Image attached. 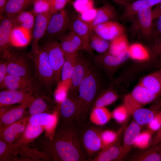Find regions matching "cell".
I'll list each match as a JSON object with an SVG mask.
<instances>
[{
    "mask_svg": "<svg viewBox=\"0 0 161 161\" xmlns=\"http://www.w3.org/2000/svg\"><path fill=\"white\" fill-rule=\"evenodd\" d=\"M52 15L50 12L38 14L35 16L32 35L33 41L31 50L39 48L38 42L46 33L49 20Z\"/></svg>",
    "mask_w": 161,
    "mask_h": 161,
    "instance_id": "7402d4cb",
    "label": "cell"
},
{
    "mask_svg": "<svg viewBox=\"0 0 161 161\" xmlns=\"http://www.w3.org/2000/svg\"><path fill=\"white\" fill-rule=\"evenodd\" d=\"M130 95L141 106L154 102L160 98L140 83L134 88Z\"/></svg>",
    "mask_w": 161,
    "mask_h": 161,
    "instance_id": "d4e9b609",
    "label": "cell"
},
{
    "mask_svg": "<svg viewBox=\"0 0 161 161\" xmlns=\"http://www.w3.org/2000/svg\"><path fill=\"white\" fill-rule=\"evenodd\" d=\"M30 117V115L26 117L1 129V138L9 145H14L22 136L28 123Z\"/></svg>",
    "mask_w": 161,
    "mask_h": 161,
    "instance_id": "9a60e30c",
    "label": "cell"
},
{
    "mask_svg": "<svg viewBox=\"0 0 161 161\" xmlns=\"http://www.w3.org/2000/svg\"><path fill=\"white\" fill-rule=\"evenodd\" d=\"M154 19L155 20L153 22L151 39L153 42L161 37V15Z\"/></svg>",
    "mask_w": 161,
    "mask_h": 161,
    "instance_id": "f907efd6",
    "label": "cell"
},
{
    "mask_svg": "<svg viewBox=\"0 0 161 161\" xmlns=\"http://www.w3.org/2000/svg\"><path fill=\"white\" fill-rule=\"evenodd\" d=\"M72 5L76 11L80 14L94 8L93 0H75Z\"/></svg>",
    "mask_w": 161,
    "mask_h": 161,
    "instance_id": "7bdbcfd3",
    "label": "cell"
},
{
    "mask_svg": "<svg viewBox=\"0 0 161 161\" xmlns=\"http://www.w3.org/2000/svg\"><path fill=\"white\" fill-rule=\"evenodd\" d=\"M140 126L134 120L127 128L121 145L120 160L123 159L130 152L140 134Z\"/></svg>",
    "mask_w": 161,
    "mask_h": 161,
    "instance_id": "d6986e66",
    "label": "cell"
},
{
    "mask_svg": "<svg viewBox=\"0 0 161 161\" xmlns=\"http://www.w3.org/2000/svg\"><path fill=\"white\" fill-rule=\"evenodd\" d=\"M151 13L153 20L161 15V2L156 5L154 8L152 10Z\"/></svg>",
    "mask_w": 161,
    "mask_h": 161,
    "instance_id": "11a10c76",
    "label": "cell"
},
{
    "mask_svg": "<svg viewBox=\"0 0 161 161\" xmlns=\"http://www.w3.org/2000/svg\"><path fill=\"white\" fill-rule=\"evenodd\" d=\"M159 111L140 106L134 109L132 114L134 120L140 125L142 126L148 125Z\"/></svg>",
    "mask_w": 161,
    "mask_h": 161,
    "instance_id": "836d02e7",
    "label": "cell"
},
{
    "mask_svg": "<svg viewBox=\"0 0 161 161\" xmlns=\"http://www.w3.org/2000/svg\"><path fill=\"white\" fill-rule=\"evenodd\" d=\"M69 89V86L60 82L58 84L55 92V97L59 104L66 97Z\"/></svg>",
    "mask_w": 161,
    "mask_h": 161,
    "instance_id": "7dc6e473",
    "label": "cell"
},
{
    "mask_svg": "<svg viewBox=\"0 0 161 161\" xmlns=\"http://www.w3.org/2000/svg\"><path fill=\"white\" fill-rule=\"evenodd\" d=\"M5 59L8 75L35 79L32 64L29 57L19 52L11 51Z\"/></svg>",
    "mask_w": 161,
    "mask_h": 161,
    "instance_id": "5b68a950",
    "label": "cell"
},
{
    "mask_svg": "<svg viewBox=\"0 0 161 161\" xmlns=\"http://www.w3.org/2000/svg\"><path fill=\"white\" fill-rule=\"evenodd\" d=\"M72 60L66 59L62 68L61 81L60 82L69 87L72 75Z\"/></svg>",
    "mask_w": 161,
    "mask_h": 161,
    "instance_id": "60d3db41",
    "label": "cell"
},
{
    "mask_svg": "<svg viewBox=\"0 0 161 161\" xmlns=\"http://www.w3.org/2000/svg\"><path fill=\"white\" fill-rule=\"evenodd\" d=\"M8 0H0V15L3 13L5 7Z\"/></svg>",
    "mask_w": 161,
    "mask_h": 161,
    "instance_id": "9f6ffc18",
    "label": "cell"
},
{
    "mask_svg": "<svg viewBox=\"0 0 161 161\" xmlns=\"http://www.w3.org/2000/svg\"><path fill=\"white\" fill-rule=\"evenodd\" d=\"M90 44L92 49L101 54L109 49L110 43L96 33L91 28Z\"/></svg>",
    "mask_w": 161,
    "mask_h": 161,
    "instance_id": "74e56055",
    "label": "cell"
},
{
    "mask_svg": "<svg viewBox=\"0 0 161 161\" xmlns=\"http://www.w3.org/2000/svg\"><path fill=\"white\" fill-rule=\"evenodd\" d=\"M130 58L129 52L128 49L117 55L111 54L108 52L101 53L95 56L93 60L97 66L111 77L114 71Z\"/></svg>",
    "mask_w": 161,
    "mask_h": 161,
    "instance_id": "9c48e42d",
    "label": "cell"
},
{
    "mask_svg": "<svg viewBox=\"0 0 161 161\" xmlns=\"http://www.w3.org/2000/svg\"><path fill=\"white\" fill-rule=\"evenodd\" d=\"M156 146L159 153L161 156V142L156 145Z\"/></svg>",
    "mask_w": 161,
    "mask_h": 161,
    "instance_id": "91938a15",
    "label": "cell"
},
{
    "mask_svg": "<svg viewBox=\"0 0 161 161\" xmlns=\"http://www.w3.org/2000/svg\"><path fill=\"white\" fill-rule=\"evenodd\" d=\"M99 71L94 66L81 82L77 98L80 106L78 119L82 120L88 114L96 99L104 90Z\"/></svg>",
    "mask_w": 161,
    "mask_h": 161,
    "instance_id": "7a4b0ae2",
    "label": "cell"
},
{
    "mask_svg": "<svg viewBox=\"0 0 161 161\" xmlns=\"http://www.w3.org/2000/svg\"><path fill=\"white\" fill-rule=\"evenodd\" d=\"M18 148L13 145H10L1 138L0 140V160H16L17 156Z\"/></svg>",
    "mask_w": 161,
    "mask_h": 161,
    "instance_id": "f35d334b",
    "label": "cell"
},
{
    "mask_svg": "<svg viewBox=\"0 0 161 161\" xmlns=\"http://www.w3.org/2000/svg\"><path fill=\"white\" fill-rule=\"evenodd\" d=\"M129 46L127 37L125 34L111 41L108 52L113 55H118L128 49Z\"/></svg>",
    "mask_w": 161,
    "mask_h": 161,
    "instance_id": "d590c367",
    "label": "cell"
},
{
    "mask_svg": "<svg viewBox=\"0 0 161 161\" xmlns=\"http://www.w3.org/2000/svg\"><path fill=\"white\" fill-rule=\"evenodd\" d=\"M8 75L7 64L5 59H1L0 61V88L2 89L4 80Z\"/></svg>",
    "mask_w": 161,
    "mask_h": 161,
    "instance_id": "f5cc1de1",
    "label": "cell"
},
{
    "mask_svg": "<svg viewBox=\"0 0 161 161\" xmlns=\"http://www.w3.org/2000/svg\"><path fill=\"white\" fill-rule=\"evenodd\" d=\"M58 113H43L30 116L28 122L32 125L43 127L53 135L58 122Z\"/></svg>",
    "mask_w": 161,
    "mask_h": 161,
    "instance_id": "ffe728a7",
    "label": "cell"
},
{
    "mask_svg": "<svg viewBox=\"0 0 161 161\" xmlns=\"http://www.w3.org/2000/svg\"><path fill=\"white\" fill-rule=\"evenodd\" d=\"M33 92L5 89L0 92V107L17 103H30L34 96Z\"/></svg>",
    "mask_w": 161,
    "mask_h": 161,
    "instance_id": "5bb4252c",
    "label": "cell"
},
{
    "mask_svg": "<svg viewBox=\"0 0 161 161\" xmlns=\"http://www.w3.org/2000/svg\"><path fill=\"white\" fill-rule=\"evenodd\" d=\"M150 59L154 63L156 69L161 68V45L157 47H151L149 52Z\"/></svg>",
    "mask_w": 161,
    "mask_h": 161,
    "instance_id": "bcb514c9",
    "label": "cell"
},
{
    "mask_svg": "<svg viewBox=\"0 0 161 161\" xmlns=\"http://www.w3.org/2000/svg\"><path fill=\"white\" fill-rule=\"evenodd\" d=\"M32 37L31 32L20 26H13L10 34V44L16 47H24L30 42Z\"/></svg>",
    "mask_w": 161,
    "mask_h": 161,
    "instance_id": "484cf974",
    "label": "cell"
},
{
    "mask_svg": "<svg viewBox=\"0 0 161 161\" xmlns=\"http://www.w3.org/2000/svg\"><path fill=\"white\" fill-rule=\"evenodd\" d=\"M117 16L114 7L109 3H106L97 8L96 17L90 25L92 28L100 24L111 21H114Z\"/></svg>",
    "mask_w": 161,
    "mask_h": 161,
    "instance_id": "4316f807",
    "label": "cell"
},
{
    "mask_svg": "<svg viewBox=\"0 0 161 161\" xmlns=\"http://www.w3.org/2000/svg\"><path fill=\"white\" fill-rule=\"evenodd\" d=\"M32 91L34 95H47L34 78L7 75L4 82L2 89Z\"/></svg>",
    "mask_w": 161,
    "mask_h": 161,
    "instance_id": "52a82bcc",
    "label": "cell"
},
{
    "mask_svg": "<svg viewBox=\"0 0 161 161\" xmlns=\"http://www.w3.org/2000/svg\"><path fill=\"white\" fill-rule=\"evenodd\" d=\"M59 43L66 59L72 60L80 50H84L83 42L75 32L71 31L60 39Z\"/></svg>",
    "mask_w": 161,
    "mask_h": 161,
    "instance_id": "4fadbf2b",
    "label": "cell"
},
{
    "mask_svg": "<svg viewBox=\"0 0 161 161\" xmlns=\"http://www.w3.org/2000/svg\"><path fill=\"white\" fill-rule=\"evenodd\" d=\"M35 16L32 11H23L10 17L12 18L14 26H20L31 32L35 23Z\"/></svg>",
    "mask_w": 161,
    "mask_h": 161,
    "instance_id": "4dcf8cb0",
    "label": "cell"
},
{
    "mask_svg": "<svg viewBox=\"0 0 161 161\" xmlns=\"http://www.w3.org/2000/svg\"><path fill=\"white\" fill-rule=\"evenodd\" d=\"M151 10V7L143 6L132 17L129 31L133 37L151 40L153 21Z\"/></svg>",
    "mask_w": 161,
    "mask_h": 161,
    "instance_id": "277c9868",
    "label": "cell"
},
{
    "mask_svg": "<svg viewBox=\"0 0 161 161\" xmlns=\"http://www.w3.org/2000/svg\"><path fill=\"white\" fill-rule=\"evenodd\" d=\"M44 47L47 52L58 84L61 81V71L66 60L64 54L59 43L56 41L52 40L47 41Z\"/></svg>",
    "mask_w": 161,
    "mask_h": 161,
    "instance_id": "30bf717a",
    "label": "cell"
},
{
    "mask_svg": "<svg viewBox=\"0 0 161 161\" xmlns=\"http://www.w3.org/2000/svg\"><path fill=\"white\" fill-rule=\"evenodd\" d=\"M161 142V127L156 131V133L151 140L149 147L155 146Z\"/></svg>",
    "mask_w": 161,
    "mask_h": 161,
    "instance_id": "db71d44e",
    "label": "cell"
},
{
    "mask_svg": "<svg viewBox=\"0 0 161 161\" xmlns=\"http://www.w3.org/2000/svg\"><path fill=\"white\" fill-rule=\"evenodd\" d=\"M101 131L93 126H88L80 129L81 145L86 157L90 160L95 157L102 149L100 138Z\"/></svg>",
    "mask_w": 161,
    "mask_h": 161,
    "instance_id": "8992f818",
    "label": "cell"
},
{
    "mask_svg": "<svg viewBox=\"0 0 161 161\" xmlns=\"http://www.w3.org/2000/svg\"><path fill=\"white\" fill-rule=\"evenodd\" d=\"M14 25L11 17L3 18L0 25V55L1 59H6L11 52L10 37Z\"/></svg>",
    "mask_w": 161,
    "mask_h": 161,
    "instance_id": "ac0fdd59",
    "label": "cell"
},
{
    "mask_svg": "<svg viewBox=\"0 0 161 161\" xmlns=\"http://www.w3.org/2000/svg\"><path fill=\"white\" fill-rule=\"evenodd\" d=\"M129 114L127 108L123 105L116 108L113 111L112 115L117 122L121 123L126 120Z\"/></svg>",
    "mask_w": 161,
    "mask_h": 161,
    "instance_id": "f6af8a7d",
    "label": "cell"
},
{
    "mask_svg": "<svg viewBox=\"0 0 161 161\" xmlns=\"http://www.w3.org/2000/svg\"><path fill=\"white\" fill-rule=\"evenodd\" d=\"M50 13L53 15L62 10L71 0H50Z\"/></svg>",
    "mask_w": 161,
    "mask_h": 161,
    "instance_id": "681fc988",
    "label": "cell"
},
{
    "mask_svg": "<svg viewBox=\"0 0 161 161\" xmlns=\"http://www.w3.org/2000/svg\"><path fill=\"white\" fill-rule=\"evenodd\" d=\"M118 97L117 92L114 89L112 83L108 89L103 90L98 96L93 105V108L105 107L111 105L117 99Z\"/></svg>",
    "mask_w": 161,
    "mask_h": 161,
    "instance_id": "1f68e13d",
    "label": "cell"
},
{
    "mask_svg": "<svg viewBox=\"0 0 161 161\" xmlns=\"http://www.w3.org/2000/svg\"><path fill=\"white\" fill-rule=\"evenodd\" d=\"M32 11L35 16L38 14L50 12V0H34Z\"/></svg>",
    "mask_w": 161,
    "mask_h": 161,
    "instance_id": "b9f144b4",
    "label": "cell"
},
{
    "mask_svg": "<svg viewBox=\"0 0 161 161\" xmlns=\"http://www.w3.org/2000/svg\"><path fill=\"white\" fill-rule=\"evenodd\" d=\"M72 75L68 92L77 96L79 86L93 66L78 53L72 60Z\"/></svg>",
    "mask_w": 161,
    "mask_h": 161,
    "instance_id": "ba28073f",
    "label": "cell"
},
{
    "mask_svg": "<svg viewBox=\"0 0 161 161\" xmlns=\"http://www.w3.org/2000/svg\"><path fill=\"white\" fill-rule=\"evenodd\" d=\"M70 21L67 12L62 10L52 16L49 22L46 33L49 37H53L61 33L69 26Z\"/></svg>",
    "mask_w": 161,
    "mask_h": 161,
    "instance_id": "e0dca14e",
    "label": "cell"
},
{
    "mask_svg": "<svg viewBox=\"0 0 161 161\" xmlns=\"http://www.w3.org/2000/svg\"><path fill=\"white\" fill-rule=\"evenodd\" d=\"M76 122L63 123L55 130L47 151V154L54 160H87L81 145L80 130Z\"/></svg>",
    "mask_w": 161,
    "mask_h": 161,
    "instance_id": "6da1fadb",
    "label": "cell"
},
{
    "mask_svg": "<svg viewBox=\"0 0 161 161\" xmlns=\"http://www.w3.org/2000/svg\"><path fill=\"white\" fill-rule=\"evenodd\" d=\"M161 45V37L158 38L153 43L151 47H156Z\"/></svg>",
    "mask_w": 161,
    "mask_h": 161,
    "instance_id": "680465c9",
    "label": "cell"
},
{
    "mask_svg": "<svg viewBox=\"0 0 161 161\" xmlns=\"http://www.w3.org/2000/svg\"><path fill=\"white\" fill-rule=\"evenodd\" d=\"M129 160L132 161H161V156L155 145L143 149Z\"/></svg>",
    "mask_w": 161,
    "mask_h": 161,
    "instance_id": "d6a6232c",
    "label": "cell"
},
{
    "mask_svg": "<svg viewBox=\"0 0 161 161\" xmlns=\"http://www.w3.org/2000/svg\"><path fill=\"white\" fill-rule=\"evenodd\" d=\"M125 128L123 126L117 132L106 130L102 131L100 133V138L102 143V149H103L116 142L119 138L121 134Z\"/></svg>",
    "mask_w": 161,
    "mask_h": 161,
    "instance_id": "ab89813d",
    "label": "cell"
},
{
    "mask_svg": "<svg viewBox=\"0 0 161 161\" xmlns=\"http://www.w3.org/2000/svg\"><path fill=\"white\" fill-rule=\"evenodd\" d=\"M29 57L32 64L35 80L44 92L50 96L57 83L45 48L44 46L31 50Z\"/></svg>",
    "mask_w": 161,
    "mask_h": 161,
    "instance_id": "3957f363",
    "label": "cell"
},
{
    "mask_svg": "<svg viewBox=\"0 0 161 161\" xmlns=\"http://www.w3.org/2000/svg\"><path fill=\"white\" fill-rule=\"evenodd\" d=\"M140 83L152 92L161 96V68L144 77Z\"/></svg>",
    "mask_w": 161,
    "mask_h": 161,
    "instance_id": "f1b7e54d",
    "label": "cell"
},
{
    "mask_svg": "<svg viewBox=\"0 0 161 161\" xmlns=\"http://www.w3.org/2000/svg\"><path fill=\"white\" fill-rule=\"evenodd\" d=\"M91 28L96 33L107 41H112L117 37L125 34L126 30L123 25L115 21H107Z\"/></svg>",
    "mask_w": 161,
    "mask_h": 161,
    "instance_id": "2e32d148",
    "label": "cell"
},
{
    "mask_svg": "<svg viewBox=\"0 0 161 161\" xmlns=\"http://www.w3.org/2000/svg\"><path fill=\"white\" fill-rule=\"evenodd\" d=\"M148 126L149 131L152 133L156 131L161 127V110L156 114Z\"/></svg>",
    "mask_w": 161,
    "mask_h": 161,
    "instance_id": "816d5d0a",
    "label": "cell"
},
{
    "mask_svg": "<svg viewBox=\"0 0 161 161\" xmlns=\"http://www.w3.org/2000/svg\"><path fill=\"white\" fill-rule=\"evenodd\" d=\"M59 104V114L64 123L77 120L80 113V106L76 96L68 92L66 97Z\"/></svg>",
    "mask_w": 161,
    "mask_h": 161,
    "instance_id": "8fae6325",
    "label": "cell"
},
{
    "mask_svg": "<svg viewBox=\"0 0 161 161\" xmlns=\"http://www.w3.org/2000/svg\"><path fill=\"white\" fill-rule=\"evenodd\" d=\"M97 12V8H94L84 12L79 17L83 21L90 26L95 19Z\"/></svg>",
    "mask_w": 161,
    "mask_h": 161,
    "instance_id": "c3c4849f",
    "label": "cell"
},
{
    "mask_svg": "<svg viewBox=\"0 0 161 161\" xmlns=\"http://www.w3.org/2000/svg\"><path fill=\"white\" fill-rule=\"evenodd\" d=\"M29 104L26 103L16 106L0 107V130L26 117V110Z\"/></svg>",
    "mask_w": 161,
    "mask_h": 161,
    "instance_id": "7c38bea8",
    "label": "cell"
},
{
    "mask_svg": "<svg viewBox=\"0 0 161 161\" xmlns=\"http://www.w3.org/2000/svg\"><path fill=\"white\" fill-rule=\"evenodd\" d=\"M30 116L52 112L54 109L50 96L34 95L28 107Z\"/></svg>",
    "mask_w": 161,
    "mask_h": 161,
    "instance_id": "603a6c76",
    "label": "cell"
},
{
    "mask_svg": "<svg viewBox=\"0 0 161 161\" xmlns=\"http://www.w3.org/2000/svg\"><path fill=\"white\" fill-rule=\"evenodd\" d=\"M128 50L130 58L133 60L145 61L150 59L149 51L140 44L134 43L129 45Z\"/></svg>",
    "mask_w": 161,
    "mask_h": 161,
    "instance_id": "8d00e7d4",
    "label": "cell"
},
{
    "mask_svg": "<svg viewBox=\"0 0 161 161\" xmlns=\"http://www.w3.org/2000/svg\"><path fill=\"white\" fill-rule=\"evenodd\" d=\"M45 129L43 127L34 126L28 122L22 136L13 145L17 148L26 145L35 140Z\"/></svg>",
    "mask_w": 161,
    "mask_h": 161,
    "instance_id": "83f0119b",
    "label": "cell"
},
{
    "mask_svg": "<svg viewBox=\"0 0 161 161\" xmlns=\"http://www.w3.org/2000/svg\"><path fill=\"white\" fill-rule=\"evenodd\" d=\"M151 133L149 131L140 133L134 145L142 149L149 147Z\"/></svg>",
    "mask_w": 161,
    "mask_h": 161,
    "instance_id": "ee69618b",
    "label": "cell"
},
{
    "mask_svg": "<svg viewBox=\"0 0 161 161\" xmlns=\"http://www.w3.org/2000/svg\"><path fill=\"white\" fill-rule=\"evenodd\" d=\"M112 117V114L105 107H95L91 113L90 120L94 124L102 126L107 123Z\"/></svg>",
    "mask_w": 161,
    "mask_h": 161,
    "instance_id": "e575fe53",
    "label": "cell"
},
{
    "mask_svg": "<svg viewBox=\"0 0 161 161\" xmlns=\"http://www.w3.org/2000/svg\"><path fill=\"white\" fill-rule=\"evenodd\" d=\"M34 0H8L3 13L8 17H13L33 4Z\"/></svg>",
    "mask_w": 161,
    "mask_h": 161,
    "instance_id": "f546056e",
    "label": "cell"
},
{
    "mask_svg": "<svg viewBox=\"0 0 161 161\" xmlns=\"http://www.w3.org/2000/svg\"><path fill=\"white\" fill-rule=\"evenodd\" d=\"M119 3L122 4L126 6L127 5L131 4L137 0H113Z\"/></svg>",
    "mask_w": 161,
    "mask_h": 161,
    "instance_id": "6f0895ef",
    "label": "cell"
},
{
    "mask_svg": "<svg viewBox=\"0 0 161 161\" xmlns=\"http://www.w3.org/2000/svg\"><path fill=\"white\" fill-rule=\"evenodd\" d=\"M69 26L71 30L75 32L81 39L84 50L92 54V49L90 44L91 27L89 26L78 16L75 17L70 21Z\"/></svg>",
    "mask_w": 161,
    "mask_h": 161,
    "instance_id": "44dd1931",
    "label": "cell"
},
{
    "mask_svg": "<svg viewBox=\"0 0 161 161\" xmlns=\"http://www.w3.org/2000/svg\"><path fill=\"white\" fill-rule=\"evenodd\" d=\"M121 155V145L119 139L113 144L101 150L90 160L94 161H120Z\"/></svg>",
    "mask_w": 161,
    "mask_h": 161,
    "instance_id": "cb8c5ba5",
    "label": "cell"
}]
</instances>
